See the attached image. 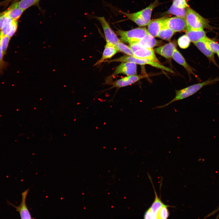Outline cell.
<instances>
[{
  "label": "cell",
  "mask_w": 219,
  "mask_h": 219,
  "mask_svg": "<svg viewBox=\"0 0 219 219\" xmlns=\"http://www.w3.org/2000/svg\"><path fill=\"white\" fill-rule=\"evenodd\" d=\"M172 4L180 8H186L188 7L186 0H173Z\"/></svg>",
  "instance_id": "30"
},
{
  "label": "cell",
  "mask_w": 219,
  "mask_h": 219,
  "mask_svg": "<svg viewBox=\"0 0 219 219\" xmlns=\"http://www.w3.org/2000/svg\"><path fill=\"white\" fill-rule=\"evenodd\" d=\"M218 81H219V78L214 79L210 78L202 82L177 90L176 91L175 96L171 101L163 105L156 106L154 109L164 108L174 102L183 99L194 94L204 86L214 84Z\"/></svg>",
  "instance_id": "1"
},
{
  "label": "cell",
  "mask_w": 219,
  "mask_h": 219,
  "mask_svg": "<svg viewBox=\"0 0 219 219\" xmlns=\"http://www.w3.org/2000/svg\"><path fill=\"white\" fill-rule=\"evenodd\" d=\"M12 20L8 17L5 18L2 25L1 30L0 31L1 33L8 36L11 29Z\"/></svg>",
  "instance_id": "24"
},
{
  "label": "cell",
  "mask_w": 219,
  "mask_h": 219,
  "mask_svg": "<svg viewBox=\"0 0 219 219\" xmlns=\"http://www.w3.org/2000/svg\"><path fill=\"white\" fill-rule=\"evenodd\" d=\"M144 218L145 219H157V216L149 208L145 212L144 215Z\"/></svg>",
  "instance_id": "33"
},
{
  "label": "cell",
  "mask_w": 219,
  "mask_h": 219,
  "mask_svg": "<svg viewBox=\"0 0 219 219\" xmlns=\"http://www.w3.org/2000/svg\"><path fill=\"white\" fill-rule=\"evenodd\" d=\"M103 29L106 43L115 45L121 41L111 28L109 24L103 17H97Z\"/></svg>",
  "instance_id": "5"
},
{
  "label": "cell",
  "mask_w": 219,
  "mask_h": 219,
  "mask_svg": "<svg viewBox=\"0 0 219 219\" xmlns=\"http://www.w3.org/2000/svg\"><path fill=\"white\" fill-rule=\"evenodd\" d=\"M11 0H7V1L9 2V1H11Z\"/></svg>",
  "instance_id": "36"
},
{
  "label": "cell",
  "mask_w": 219,
  "mask_h": 219,
  "mask_svg": "<svg viewBox=\"0 0 219 219\" xmlns=\"http://www.w3.org/2000/svg\"><path fill=\"white\" fill-rule=\"evenodd\" d=\"M174 33L175 32L169 28L162 26L157 37L168 40L171 38Z\"/></svg>",
  "instance_id": "19"
},
{
  "label": "cell",
  "mask_w": 219,
  "mask_h": 219,
  "mask_svg": "<svg viewBox=\"0 0 219 219\" xmlns=\"http://www.w3.org/2000/svg\"><path fill=\"white\" fill-rule=\"evenodd\" d=\"M190 41L186 34L180 36L178 39V43L179 47L182 49L188 48L190 43Z\"/></svg>",
  "instance_id": "26"
},
{
  "label": "cell",
  "mask_w": 219,
  "mask_h": 219,
  "mask_svg": "<svg viewBox=\"0 0 219 219\" xmlns=\"http://www.w3.org/2000/svg\"><path fill=\"white\" fill-rule=\"evenodd\" d=\"M118 51L114 45L106 43L105 47L102 56L95 65L104 62L106 59L110 58Z\"/></svg>",
  "instance_id": "16"
},
{
  "label": "cell",
  "mask_w": 219,
  "mask_h": 219,
  "mask_svg": "<svg viewBox=\"0 0 219 219\" xmlns=\"http://www.w3.org/2000/svg\"><path fill=\"white\" fill-rule=\"evenodd\" d=\"M216 54H217V55L218 57H219V52H217V53H216Z\"/></svg>",
  "instance_id": "35"
},
{
  "label": "cell",
  "mask_w": 219,
  "mask_h": 219,
  "mask_svg": "<svg viewBox=\"0 0 219 219\" xmlns=\"http://www.w3.org/2000/svg\"><path fill=\"white\" fill-rule=\"evenodd\" d=\"M116 33L121 41L129 43L139 41L148 33L145 27H138L128 31L118 29Z\"/></svg>",
  "instance_id": "4"
},
{
  "label": "cell",
  "mask_w": 219,
  "mask_h": 219,
  "mask_svg": "<svg viewBox=\"0 0 219 219\" xmlns=\"http://www.w3.org/2000/svg\"><path fill=\"white\" fill-rule=\"evenodd\" d=\"M138 42L143 47L149 48H152L159 43L158 41L148 33Z\"/></svg>",
  "instance_id": "18"
},
{
  "label": "cell",
  "mask_w": 219,
  "mask_h": 219,
  "mask_svg": "<svg viewBox=\"0 0 219 219\" xmlns=\"http://www.w3.org/2000/svg\"><path fill=\"white\" fill-rule=\"evenodd\" d=\"M167 13L185 19L186 13V8H179L172 4Z\"/></svg>",
  "instance_id": "21"
},
{
  "label": "cell",
  "mask_w": 219,
  "mask_h": 219,
  "mask_svg": "<svg viewBox=\"0 0 219 219\" xmlns=\"http://www.w3.org/2000/svg\"><path fill=\"white\" fill-rule=\"evenodd\" d=\"M206 40L208 46L214 53H216L219 52V43L207 37Z\"/></svg>",
  "instance_id": "28"
},
{
  "label": "cell",
  "mask_w": 219,
  "mask_h": 219,
  "mask_svg": "<svg viewBox=\"0 0 219 219\" xmlns=\"http://www.w3.org/2000/svg\"><path fill=\"white\" fill-rule=\"evenodd\" d=\"M151 182L153 186L155 192V197L154 201L151 207L149 208L154 214L157 216V214L159 210L165 204L162 201L160 198L158 197L152 181Z\"/></svg>",
  "instance_id": "20"
},
{
  "label": "cell",
  "mask_w": 219,
  "mask_h": 219,
  "mask_svg": "<svg viewBox=\"0 0 219 219\" xmlns=\"http://www.w3.org/2000/svg\"><path fill=\"white\" fill-rule=\"evenodd\" d=\"M11 38L0 32V47L5 56Z\"/></svg>",
  "instance_id": "23"
},
{
  "label": "cell",
  "mask_w": 219,
  "mask_h": 219,
  "mask_svg": "<svg viewBox=\"0 0 219 219\" xmlns=\"http://www.w3.org/2000/svg\"><path fill=\"white\" fill-rule=\"evenodd\" d=\"M162 26L169 28L175 32L185 30L187 26L185 19L177 16L166 18Z\"/></svg>",
  "instance_id": "6"
},
{
  "label": "cell",
  "mask_w": 219,
  "mask_h": 219,
  "mask_svg": "<svg viewBox=\"0 0 219 219\" xmlns=\"http://www.w3.org/2000/svg\"><path fill=\"white\" fill-rule=\"evenodd\" d=\"M18 26L17 20H12V26L8 36L11 38L16 33Z\"/></svg>",
  "instance_id": "31"
},
{
  "label": "cell",
  "mask_w": 219,
  "mask_h": 219,
  "mask_svg": "<svg viewBox=\"0 0 219 219\" xmlns=\"http://www.w3.org/2000/svg\"><path fill=\"white\" fill-rule=\"evenodd\" d=\"M136 64L130 62L122 63L117 67L113 75L114 76L119 74H124L127 76L135 75L137 73Z\"/></svg>",
  "instance_id": "9"
},
{
  "label": "cell",
  "mask_w": 219,
  "mask_h": 219,
  "mask_svg": "<svg viewBox=\"0 0 219 219\" xmlns=\"http://www.w3.org/2000/svg\"><path fill=\"white\" fill-rule=\"evenodd\" d=\"M158 0H156L148 7L138 12L133 13L121 12L129 19L139 26H144L150 22L153 10L158 4Z\"/></svg>",
  "instance_id": "3"
},
{
  "label": "cell",
  "mask_w": 219,
  "mask_h": 219,
  "mask_svg": "<svg viewBox=\"0 0 219 219\" xmlns=\"http://www.w3.org/2000/svg\"><path fill=\"white\" fill-rule=\"evenodd\" d=\"M130 48L133 52L143 48L140 44L138 41L131 43H130Z\"/></svg>",
  "instance_id": "32"
},
{
  "label": "cell",
  "mask_w": 219,
  "mask_h": 219,
  "mask_svg": "<svg viewBox=\"0 0 219 219\" xmlns=\"http://www.w3.org/2000/svg\"><path fill=\"white\" fill-rule=\"evenodd\" d=\"M30 189H27L22 193V201L19 205L16 206L7 201L8 205L13 206L18 212L21 219H31V216L26 203V199Z\"/></svg>",
  "instance_id": "7"
},
{
  "label": "cell",
  "mask_w": 219,
  "mask_h": 219,
  "mask_svg": "<svg viewBox=\"0 0 219 219\" xmlns=\"http://www.w3.org/2000/svg\"><path fill=\"white\" fill-rule=\"evenodd\" d=\"M176 49L175 44L172 42L155 48L154 51L157 54L162 56L166 58H169L172 57Z\"/></svg>",
  "instance_id": "11"
},
{
  "label": "cell",
  "mask_w": 219,
  "mask_h": 219,
  "mask_svg": "<svg viewBox=\"0 0 219 219\" xmlns=\"http://www.w3.org/2000/svg\"><path fill=\"white\" fill-rule=\"evenodd\" d=\"M114 46L118 51L123 52L129 56H134V52L130 47L122 43L121 41L116 43Z\"/></svg>",
  "instance_id": "25"
},
{
  "label": "cell",
  "mask_w": 219,
  "mask_h": 219,
  "mask_svg": "<svg viewBox=\"0 0 219 219\" xmlns=\"http://www.w3.org/2000/svg\"><path fill=\"white\" fill-rule=\"evenodd\" d=\"M144 77V75H133L128 76L115 82L113 87L120 88L125 87L133 84Z\"/></svg>",
  "instance_id": "13"
},
{
  "label": "cell",
  "mask_w": 219,
  "mask_h": 219,
  "mask_svg": "<svg viewBox=\"0 0 219 219\" xmlns=\"http://www.w3.org/2000/svg\"><path fill=\"white\" fill-rule=\"evenodd\" d=\"M194 43L198 49L208 59L210 62L219 68V66L216 62L214 53L208 46L206 40V38Z\"/></svg>",
  "instance_id": "8"
},
{
  "label": "cell",
  "mask_w": 219,
  "mask_h": 219,
  "mask_svg": "<svg viewBox=\"0 0 219 219\" xmlns=\"http://www.w3.org/2000/svg\"><path fill=\"white\" fill-rule=\"evenodd\" d=\"M168 205L165 204L161 208L157 214V219H166L168 218L169 215L168 209Z\"/></svg>",
  "instance_id": "27"
},
{
  "label": "cell",
  "mask_w": 219,
  "mask_h": 219,
  "mask_svg": "<svg viewBox=\"0 0 219 219\" xmlns=\"http://www.w3.org/2000/svg\"><path fill=\"white\" fill-rule=\"evenodd\" d=\"M186 34L190 42L194 43L205 38L206 33L203 30H193L186 28Z\"/></svg>",
  "instance_id": "14"
},
{
  "label": "cell",
  "mask_w": 219,
  "mask_h": 219,
  "mask_svg": "<svg viewBox=\"0 0 219 219\" xmlns=\"http://www.w3.org/2000/svg\"><path fill=\"white\" fill-rule=\"evenodd\" d=\"M134 57L159 62L152 48H143L134 52Z\"/></svg>",
  "instance_id": "12"
},
{
  "label": "cell",
  "mask_w": 219,
  "mask_h": 219,
  "mask_svg": "<svg viewBox=\"0 0 219 219\" xmlns=\"http://www.w3.org/2000/svg\"><path fill=\"white\" fill-rule=\"evenodd\" d=\"M186 28L193 30H203L204 28L211 29L212 27L209 24L207 19L203 18L192 8H186L185 18Z\"/></svg>",
  "instance_id": "2"
},
{
  "label": "cell",
  "mask_w": 219,
  "mask_h": 219,
  "mask_svg": "<svg viewBox=\"0 0 219 219\" xmlns=\"http://www.w3.org/2000/svg\"><path fill=\"white\" fill-rule=\"evenodd\" d=\"M6 17L3 12L0 15V31L1 30L3 21Z\"/></svg>",
  "instance_id": "34"
},
{
  "label": "cell",
  "mask_w": 219,
  "mask_h": 219,
  "mask_svg": "<svg viewBox=\"0 0 219 219\" xmlns=\"http://www.w3.org/2000/svg\"><path fill=\"white\" fill-rule=\"evenodd\" d=\"M24 10L19 8L17 2L14 3L6 11L3 12L6 17L13 20H17L21 16Z\"/></svg>",
  "instance_id": "15"
},
{
  "label": "cell",
  "mask_w": 219,
  "mask_h": 219,
  "mask_svg": "<svg viewBox=\"0 0 219 219\" xmlns=\"http://www.w3.org/2000/svg\"><path fill=\"white\" fill-rule=\"evenodd\" d=\"M40 0H21L17 2L18 7L25 10L31 6L38 5Z\"/></svg>",
  "instance_id": "22"
},
{
  "label": "cell",
  "mask_w": 219,
  "mask_h": 219,
  "mask_svg": "<svg viewBox=\"0 0 219 219\" xmlns=\"http://www.w3.org/2000/svg\"><path fill=\"white\" fill-rule=\"evenodd\" d=\"M4 56L2 50L0 47V75L2 74L7 66V63L4 60Z\"/></svg>",
  "instance_id": "29"
},
{
  "label": "cell",
  "mask_w": 219,
  "mask_h": 219,
  "mask_svg": "<svg viewBox=\"0 0 219 219\" xmlns=\"http://www.w3.org/2000/svg\"><path fill=\"white\" fill-rule=\"evenodd\" d=\"M166 18L164 17L151 20L147 25L148 33L154 37H157Z\"/></svg>",
  "instance_id": "10"
},
{
  "label": "cell",
  "mask_w": 219,
  "mask_h": 219,
  "mask_svg": "<svg viewBox=\"0 0 219 219\" xmlns=\"http://www.w3.org/2000/svg\"><path fill=\"white\" fill-rule=\"evenodd\" d=\"M172 57L175 61L183 67L189 73L195 75L192 68L186 62L183 56L176 48L175 50Z\"/></svg>",
  "instance_id": "17"
}]
</instances>
